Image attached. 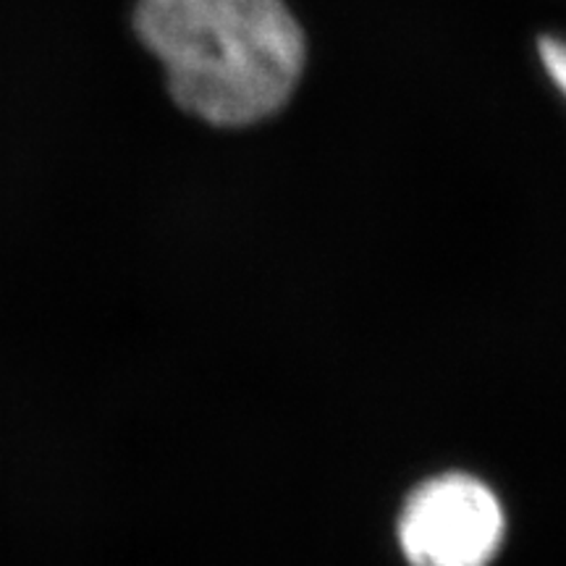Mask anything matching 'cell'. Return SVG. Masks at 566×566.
I'll return each mask as SVG.
<instances>
[{
    "instance_id": "obj_2",
    "label": "cell",
    "mask_w": 566,
    "mask_h": 566,
    "mask_svg": "<svg viewBox=\"0 0 566 566\" xmlns=\"http://www.w3.org/2000/svg\"><path fill=\"white\" fill-rule=\"evenodd\" d=\"M504 537L506 514L499 495L467 472L424 480L399 514L407 566H493Z\"/></svg>"
},
{
    "instance_id": "obj_3",
    "label": "cell",
    "mask_w": 566,
    "mask_h": 566,
    "mask_svg": "<svg viewBox=\"0 0 566 566\" xmlns=\"http://www.w3.org/2000/svg\"><path fill=\"white\" fill-rule=\"evenodd\" d=\"M537 61L548 82L566 101V32H546L537 38Z\"/></svg>"
},
{
    "instance_id": "obj_1",
    "label": "cell",
    "mask_w": 566,
    "mask_h": 566,
    "mask_svg": "<svg viewBox=\"0 0 566 566\" xmlns=\"http://www.w3.org/2000/svg\"><path fill=\"white\" fill-rule=\"evenodd\" d=\"M132 30L197 122L244 129L283 111L307 66L286 0H137Z\"/></svg>"
}]
</instances>
